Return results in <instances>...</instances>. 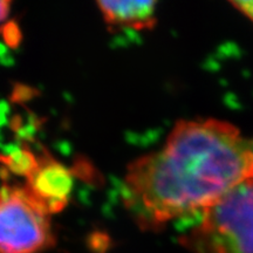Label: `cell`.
Here are the masks:
<instances>
[{
	"instance_id": "1",
	"label": "cell",
	"mask_w": 253,
	"mask_h": 253,
	"mask_svg": "<svg viewBox=\"0 0 253 253\" xmlns=\"http://www.w3.org/2000/svg\"><path fill=\"white\" fill-rule=\"evenodd\" d=\"M253 179L250 142L229 122L179 121L160 151L138 158L125 178V202L142 226L203 213L240 183Z\"/></svg>"
},
{
	"instance_id": "2",
	"label": "cell",
	"mask_w": 253,
	"mask_h": 253,
	"mask_svg": "<svg viewBox=\"0 0 253 253\" xmlns=\"http://www.w3.org/2000/svg\"><path fill=\"white\" fill-rule=\"evenodd\" d=\"M181 243L190 253H253V179L204 211Z\"/></svg>"
},
{
	"instance_id": "3",
	"label": "cell",
	"mask_w": 253,
	"mask_h": 253,
	"mask_svg": "<svg viewBox=\"0 0 253 253\" xmlns=\"http://www.w3.org/2000/svg\"><path fill=\"white\" fill-rule=\"evenodd\" d=\"M50 214L26 186L0 189V253H39L54 245Z\"/></svg>"
},
{
	"instance_id": "4",
	"label": "cell",
	"mask_w": 253,
	"mask_h": 253,
	"mask_svg": "<svg viewBox=\"0 0 253 253\" xmlns=\"http://www.w3.org/2000/svg\"><path fill=\"white\" fill-rule=\"evenodd\" d=\"M37 169L28 177L26 189L47 211L54 214L67 207L73 190L71 170L54 160L50 155L38 157Z\"/></svg>"
},
{
	"instance_id": "5",
	"label": "cell",
	"mask_w": 253,
	"mask_h": 253,
	"mask_svg": "<svg viewBox=\"0 0 253 253\" xmlns=\"http://www.w3.org/2000/svg\"><path fill=\"white\" fill-rule=\"evenodd\" d=\"M97 7L110 27H128L134 30H150L156 24L157 2L141 1H97Z\"/></svg>"
},
{
	"instance_id": "6",
	"label": "cell",
	"mask_w": 253,
	"mask_h": 253,
	"mask_svg": "<svg viewBox=\"0 0 253 253\" xmlns=\"http://www.w3.org/2000/svg\"><path fill=\"white\" fill-rule=\"evenodd\" d=\"M0 163L4 164L9 171L15 175L28 178L37 169L39 161L31 150L26 148H19L6 155H0Z\"/></svg>"
},
{
	"instance_id": "7",
	"label": "cell",
	"mask_w": 253,
	"mask_h": 253,
	"mask_svg": "<svg viewBox=\"0 0 253 253\" xmlns=\"http://www.w3.org/2000/svg\"><path fill=\"white\" fill-rule=\"evenodd\" d=\"M2 36H4L6 42L11 46H17L20 41V31L14 23L6 25L2 30Z\"/></svg>"
},
{
	"instance_id": "8",
	"label": "cell",
	"mask_w": 253,
	"mask_h": 253,
	"mask_svg": "<svg viewBox=\"0 0 253 253\" xmlns=\"http://www.w3.org/2000/svg\"><path fill=\"white\" fill-rule=\"evenodd\" d=\"M232 5L253 21V1H233Z\"/></svg>"
},
{
	"instance_id": "9",
	"label": "cell",
	"mask_w": 253,
	"mask_h": 253,
	"mask_svg": "<svg viewBox=\"0 0 253 253\" xmlns=\"http://www.w3.org/2000/svg\"><path fill=\"white\" fill-rule=\"evenodd\" d=\"M9 8H11V1L7 0H0V23L4 21L9 13Z\"/></svg>"
},
{
	"instance_id": "10",
	"label": "cell",
	"mask_w": 253,
	"mask_h": 253,
	"mask_svg": "<svg viewBox=\"0 0 253 253\" xmlns=\"http://www.w3.org/2000/svg\"><path fill=\"white\" fill-rule=\"evenodd\" d=\"M250 142V148H251V151H252V154H253V140L252 141H249Z\"/></svg>"
}]
</instances>
